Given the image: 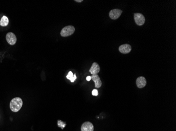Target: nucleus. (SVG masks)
Segmentation results:
<instances>
[{
  "mask_svg": "<svg viewBox=\"0 0 176 131\" xmlns=\"http://www.w3.org/2000/svg\"><path fill=\"white\" fill-rule=\"evenodd\" d=\"M92 94L94 96H98V90L96 89L93 90V91L92 92Z\"/></svg>",
  "mask_w": 176,
  "mask_h": 131,
  "instance_id": "nucleus-14",
  "label": "nucleus"
},
{
  "mask_svg": "<svg viewBox=\"0 0 176 131\" xmlns=\"http://www.w3.org/2000/svg\"><path fill=\"white\" fill-rule=\"evenodd\" d=\"M23 105L22 100L21 98L16 97L13 98L10 102V109L14 112H18L21 109Z\"/></svg>",
  "mask_w": 176,
  "mask_h": 131,
  "instance_id": "nucleus-1",
  "label": "nucleus"
},
{
  "mask_svg": "<svg viewBox=\"0 0 176 131\" xmlns=\"http://www.w3.org/2000/svg\"><path fill=\"white\" fill-rule=\"evenodd\" d=\"M122 11L120 9H113L109 12V16L112 19H117L121 16Z\"/></svg>",
  "mask_w": 176,
  "mask_h": 131,
  "instance_id": "nucleus-5",
  "label": "nucleus"
},
{
  "mask_svg": "<svg viewBox=\"0 0 176 131\" xmlns=\"http://www.w3.org/2000/svg\"><path fill=\"white\" fill-rule=\"evenodd\" d=\"M86 79L87 81H89L91 79V76H88V77H86Z\"/></svg>",
  "mask_w": 176,
  "mask_h": 131,
  "instance_id": "nucleus-15",
  "label": "nucleus"
},
{
  "mask_svg": "<svg viewBox=\"0 0 176 131\" xmlns=\"http://www.w3.org/2000/svg\"><path fill=\"white\" fill-rule=\"evenodd\" d=\"M134 19L135 23L138 26L143 25L145 23V17L141 13H136L134 14Z\"/></svg>",
  "mask_w": 176,
  "mask_h": 131,
  "instance_id": "nucleus-3",
  "label": "nucleus"
},
{
  "mask_svg": "<svg viewBox=\"0 0 176 131\" xmlns=\"http://www.w3.org/2000/svg\"><path fill=\"white\" fill-rule=\"evenodd\" d=\"M91 79L93 80L95 83V87L96 88H99L102 86V82L98 74L92 75Z\"/></svg>",
  "mask_w": 176,
  "mask_h": 131,
  "instance_id": "nucleus-10",
  "label": "nucleus"
},
{
  "mask_svg": "<svg viewBox=\"0 0 176 131\" xmlns=\"http://www.w3.org/2000/svg\"><path fill=\"white\" fill-rule=\"evenodd\" d=\"M75 1H76V2H79V3H80V2H83V0H76Z\"/></svg>",
  "mask_w": 176,
  "mask_h": 131,
  "instance_id": "nucleus-16",
  "label": "nucleus"
},
{
  "mask_svg": "<svg viewBox=\"0 0 176 131\" xmlns=\"http://www.w3.org/2000/svg\"><path fill=\"white\" fill-rule=\"evenodd\" d=\"M81 129V131H93L94 126L92 123L90 122H86L82 125Z\"/></svg>",
  "mask_w": 176,
  "mask_h": 131,
  "instance_id": "nucleus-7",
  "label": "nucleus"
},
{
  "mask_svg": "<svg viewBox=\"0 0 176 131\" xmlns=\"http://www.w3.org/2000/svg\"><path fill=\"white\" fill-rule=\"evenodd\" d=\"M9 23V19L7 17V16L4 15L0 21V25L1 26H7Z\"/></svg>",
  "mask_w": 176,
  "mask_h": 131,
  "instance_id": "nucleus-11",
  "label": "nucleus"
},
{
  "mask_svg": "<svg viewBox=\"0 0 176 131\" xmlns=\"http://www.w3.org/2000/svg\"><path fill=\"white\" fill-rule=\"evenodd\" d=\"M100 70V68L99 64L97 63H93V64L92 65L91 67L90 68L89 72L92 74V75L98 74Z\"/></svg>",
  "mask_w": 176,
  "mask_h": 131,
  "instance_id": "nucleus-9",
  "label": "nucleus"
},
{
  "mask_svg": "<svg viewBox=\"0 0 176 131\" xmlns=\"http://www.w3.org/2000/svg\"><path fill=\"white\" fill-rule=\"evenodd\" d=\"M7 41L10 45H14L16 44L17 41L16 36L12 32L8 33L6 35Z\"/></svg>",
  "mask_w": 176,
  "mask_h": 131,
  "instance_id": "nucleus-4",
  "label": "nucleus"
},
{
  "mask_svg": "<svg viewBox=\"0 0 176 131\" xmlns=\"http://www.w3.org/2000/svg\"><path fill=\"white\" fill-rule=\"evenodd\" d=\"M74 32L75 28L74 26H67L61 30L60 35L62 37H67L72 35Z\"/></svg>",
  "mask_w": 176,
  "mask_h": 131,
  "instance_id": "nucleus-2",
  "label": "nucleus"
},
{
  "mask_svg": "<svg viewBox=\"0 0 176 131\" xmlns=\"http://www.w3.org/2000/svg\"><path fill=\"white\" fill-rule=\"evenodd\" d=\"M136 84L139 88H143L147 84V80L144 77H138L136 80Z\"/></svg>",
  "mask_w": 176,
  "mask_h": 131,
  "instance_id": "nucleus-8",
  "label": "nucleus"
},
{
  "mask_svg": "<svg viewBox=\"0 0 176 131\" xmlns=\"http://www.w3.org/2000/svg\"><path fill=\"white\" fill-rule=\"evenodd\" d=\"M131 49H132V48H131V46L128 44L121 45L119 47V51L122 54H127L129 53L130 52H131Z\"/></svg>",
  "mask_w": 176,
  "mask_h": 131,
  "instance_id": "nucleus-6",
  "label": "nucleus"
},
{
  "mask_svg": "<svg viewBox=\"0 0 176 131\" xmlns=\"http://www.w3.org/2000/svg\"><path fill=\"white\" fill-rule=\"evenodd\" d=\"M58 126L59 127L62 128V129H63L64 128V126H65L66 124L65 123H63V122L61 121L60 120H58Z\"/></svg>",
  "mask_w": 176,
  "mask_h": 131,
  "instance_id": "nucleus-13",
  "label": "nucleus"
},
{
  "mask_svg": "<svg viewBox=\"0 0 176 131\" xmlns=\"http://www.w3.org/2000/svg\"><path fill=\"white\" fill-rule=\"evenodd\" d=\"M67 79L70 80L71 82H74L75 80L77 79V76L76 74H74L71 71H70L67 76Z\"/></svg>",
  "mask_w": 176,
  "mask_h": 131,
  "instance_id": "nucleus-12",
  "label": "nucleus"
}]
</instances>
